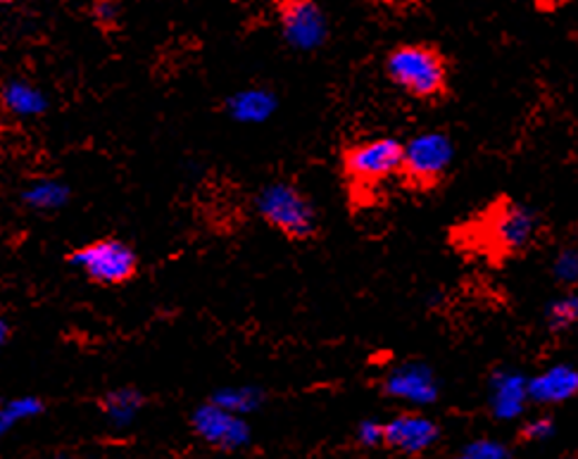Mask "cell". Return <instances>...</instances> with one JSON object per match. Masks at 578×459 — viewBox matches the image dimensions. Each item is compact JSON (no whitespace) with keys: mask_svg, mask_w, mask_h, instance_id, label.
<instances>
[{"mask_svg":"<svg viewBox=\"0 0 578 459\" xmlns=\"http://www.w3.org/2000/svg\"><path fill=\"white\" fill-rule=\"evenodd\" d=\"M450 459H469L465 452H462V455H457V457H450Z\"/></svg>","mask_w":578,"mask_h":459,"instance_id":"obj_26","label":"cell"},{"mask_svg":"<svg viewBox=\"0 0 578 459\" xmlns=\"http://www.w3.org/2000/svg\"><path fill=\"white\" fill-rule=\"evenodd\" d=\"M84 12H87V18L91 20V24L105 37L120 34L122 27H124V6L122 3H112V0H98V3H89L84 8Z\"/></svg>","mask_w":578,"mask_h":459,"instance_id":"obj_16","label":"cell"},{"mask_svg":"<svg viewBox=\"0 0 578 459\" xmlns=\"http://www.w3.org/2000/svg\"><path fill=\"white\" fill-rule=\"evenodd\" d=\"M552 434H555V419L548 415H540V417L528 419L521 426L519 438L524 442H542V440H548Z\"/></svg>","mask_w":578,"mask_h":459,"instance_id":"obj_22","label":"cell"},{"mask_svg":"<svg viewBox=\"0 0 578 459\" xmlns=\"http://www.w3.org/2000/svg\"><path fill=\"white\" fill-rule=\"evenodd\" d=\"M41 409H43V402L34 400V398L14 400L6 407H0V436H6L12 426H18L20 421H24L29 417H37Z\"/></svg>","mask_w":578,"mask_h":459,"instance_id":"obj_19","label":"cell"},{"mask_svg":"<svg viewBox=\"0 0 578 459\" xmlns=\"http://www.w3.org/2000/svg\"><path fill=\"white\" fill-rule=\"evenodd\" d=\"M561 459H576V457H561Z\"/></svg>","mask_w":578,"mask_h":459,"instance_id":"obj_29","label":"cell"},{"mask_svg":"<svg viewBox=\"0 0 578 459\" xmlns=\"http://www.w3.org/2000/svg\"><path fill=\"white\" fill-rule=\"evenodd\" d=\"M395 89L419 103H443L450 95V60L434 43H398L384 60Z\"/></svg>","mask_w":578,"mask_h":459,"instance_id":"obj_1","label":"cell"},{"mask_svg":"<svg viewBox=\"0 0 578 459\" xmlns=\"http://www.w3.org/2000/svg\"><path fill=\"white\" fill-rule=\"evenodd\" d=\"M281 34L295 51H317L328 39V22L324 10L312 0H286L276 3Z\"/></svg>","mask_w":578,"mask_h":459,"instance_id":"obj_7","label":"cell"},{"mask_svg":"<svg viewBox=\"0 0 578 459\" xmlns=\"http://www.w3.org/2000/svg\"><path fill=\"white\" fill-rule=\"evenodd\" d=\"M10 338H12V326L6 319H0V348H3Z\"/></svg>","mask_w":578,"mask_h":459,"instance_id":"obj_25","label":"cell"},{"mask_svg":"<svg viewBox=\"0 0 578 459\" xmlns=\"http://www.w3.org/2000/svg\"><path fill=\"white\" fill-rule=\"evenodd\" d=\"M231 114L241 122H262L267 120L276 108V98L267 91H245L229 101Z\"/></svg>","mask_w":578,"mask_h":459,"instance_id":"obj_15","label":"cell"},{"mask_svg":"<svg viewBox=\"0 0 578 459\" xmlns=\"http://www.w3.org/2000/svg\"><path fill=\"white\" fill-rule=\"evenodd\" d=\"M490 412L498 419H517L528 400V381L519 374H498L490 386Z\"/></svg>","mask_w":578,"mask_h":459,"instance_id":"obj_12","label":"cell"},{"mask_svg":"<svg viewBox=\"0 0 578 459\" xmlns=\"http://www.w3.org/2000/svg\"><path fill=\"white\" fill-rule=\"evenodd\" d=\"M355 442L362 448L374 450V448H384V424L376 419H365L357 424L355 431Z\"/></svg>","mask_w":578,"mask_h":459,"instance_id":"obj_23","label":"cell"},{"mask_svg":"<svg viewBox=\"0 0 578 459\" xmlns=\"http://www.w3.org/2000/svg\"><path fill=\"white\" fill-rule=\"evenodd\" d=\"M555 282L559 286L574 288L578 284V248H565L555 257Z\"/></svg>","mask_w":578,"mask_h":459,"instance_id":"obj_20","label":"cell"},{"mask_svg":"<svg viewBox=\"0 0 578 459\" xmlns=\"http://www.w3.org/2000/svg\"><path fill=\"white\" fill-rule=\"evenodd\" d=\"M145 405L143 392L136 388H114L103 392L101 398H98V407H101V412L105 415L108 424L114 426V429H124L131 421L136 419V415L141 412Z\"/></svg>","mask_w":578,"mask_h":459,"instance_id":"obj_14","label":"cell"},{"mask_svg":"<svg viewBox=\"0 0 578 459\" xmlns=\"http://www.w3.org/2000/svg\"><path fill=\"white\" fill-rule=\"evenodd\" d=\"M212 402L229 409V412L243 417V412H247V409L257 407V392H253V390H224Z\"/></svg>","mask_w":578,"mask_h":459,"instance_id":"obj_21","label":"cell"},{"mask_svg":"<svg viewBox=\"0 0 578 459\" xmlns=\"http://www.w3.org/2000/svg\"><path fill=\"white\" fill-rule=\"evenodd\" d=\"M64 259L84 274L91 284L103 288H122L134 282L141 269L139 253L118 236L95 238L70 251Z\"/></svg>","mask_w":578,"mask_h":459,"instance_id":"obj_6","label":"cell"},{"mask_svg":"<svg viewBox=\"0 0 578 459\" xmlns=\"http://www.w3.org/2000/svg\"><path fill=\"white\" fill-rule=\"evenodd\" d=\"M578 396V369L557 365L528 381V400L536 405H561Z\"/></svg>","mask_w":578,"mask_h":459,"instance_id":"obj_11","label":"cell"},{"mask_svg":"<svg viewBox=\"0 0 578 459\" xmlns=\"http://www.w3.org/2000/svg\"><path fill=\"white\" fill-rule=\"evenodd\" d=\"M471 228L476 248L493 262H505L531 248L540 234V217L517 201L498 198L471 222Z\"/></svg>","mask_w":578,"mask_h":459,"instance_id":"obj_3","label":"cell"},{"mask_svg":"<svg viewBox=\"0 0 578 459\" xmlns=\"http://www.w3.org/2000/svg\"><path fill=\"white\" fill-rule=\"evenodd\" d=\"M545 324L552 334L569 332L578 326V293H567L545 309Z\"/></svg>","mask_w":578,"mask_h":459,"instance_id":"obj_17","label":"cell"},{"mask_svg":"<svg viewBox=\"0 0 578 459\" xmlns=\"http://www.w3.org/2000/svg\"><path fill=\"white\" fill-rule=\"evenodd\" d=\"M384 392L395 400L428 405L438 398V386L424 365H405L384 381Z\"/></svg>","mask_w":578,"mask_h":459,"instance_id":"obj_10","label":"cell"},{"mask_svg":"<svg viewBox=\"0 0 578 459\" xmlns=\"http://www.w3.org/2000/svg\"><path fill=\"white\" fill-rule=\"evenodd\" d=\"M191 426L195 436L205 440V446L222 450V452H236L241 448L251 446V426L245 424L243 417L229 412V409L207 402L203 407H197Z\"/></svg>","mask_w":578,"mask_h":459,"instance_id":"obj_8","label":"cell"},{"mask_svg":"<svg viewBox=\"0 0 578 459\" xmlns=\"http://www.w3.org/2000/svg\"><path fill=\"white\" fill-rule=\"evenodd\" d=\"M60 459H91V457H60Z\"/></svg>","mask_w":578,"mask_h":459,"instance_id":"obj_27","label":"cell"},{"mask_svg":"<svg viewBox=\"0 0 578 459\" xmlns=\"http://www.w3.org/2000/svg\"><path fill=\"white\" fill-rule=\"evenodd\" d=\"M465 455L469 459H511V452L507 450V446H503L500 440H490V438L474 440L471 446H467Z\"/></svg>","mask_w":578,"mask_h":459,"instance_id":"obj_24","label":"cell"},{"mask_svg":"<svg viewBox=\"0 0 578 459\" xmlns=\"http://www.w3.org/2000/svg\"><path fill=\"white\" fill-rule=\"evenodd\" d=\"M455 162V143L445 131H424L403 143L398 178L415 193H434L448 178Z\"/></svg>","mask_w":578,"mask_h":459,"instance_id":"obj_5","label":"cell"},{"mask_svg":"<svg viewBox=\"0 0 578 459\" xmlns=\"http://www.w3.org/2000/svg\"><path fill=\"white\" fill-rule=\"evenodd\" d=\"M400 165L403 141L393 136L353 141L341 147V172L345 188L362 207L372 205L384 186L393 178H398Z\"/></svg>","mask_w":578,"mask_h":459,"instance_id":"obj_2","label":"cell"},{"mask_svg":"<svg viewBox=\"0 0 578 459\" xmlns=\"http://www.w3.org/2000/svg\"><path fill=\"white\" fill-rule=\"evenodd\" d=\"M260 220L293 243H310L320 238V212L310 195L293 182H272L255 195Z\"/></svg>","mask_w":578,"mask_h":459,"instance_id":"obj_4","label":"cell"},{"mask_svg":"<svg viewBox=\"0 0 578 459\" xmlns=\"http://www.w3.org/2000/svg\"><path fill=\"white\" fill-rule=\"evenodd\" d=\"M0 167H3V151H0Z\"/></svg>","mask_w":578,"mask_h":459,"instance_id":"obj_28","label":"cell"},{"mask_svg":"<svg viewBox=\"0 0 578 459\" xmlns=\"http://www.w3.org/2000/svg\"><path fill=\"white\" fill-rule=\"evenodd\" d=\"M0 108L12 118H39L48 110L45 95L24 79H10L0 89Z\"/></svg>","mask_w":578,"mask_h":459,"instance_id":"obj_13","label":"cell"},{"mask_svg":"<svg viewBox=\"0 0 578 459\" xmlns=\"http://www.w3.org/2000/svg\"><path fill=\"white\" fill-rule=\"evenodd\" d=\"M440 438V426L422 412H400L384 424V448L419 457L432 450Z\"/></svg>","mask_w":578,"mask_h":459,"instance_id":"obj_9","label":"cell"},{"mask_svg":"<svg viewBox=\"0 0 578 459\" xmlns=\"http://www.w3.org/2000/svg\"><path fill=\"white\" fill-rule=\"evenodd\" d=\"M22 201L31 210H58L70 201V188L58 182H41L22 193Z\"/></svg>","mask_w":578,"mask_h":459,"instance_id":"obj_18","label":"cell"}]
</instances>
